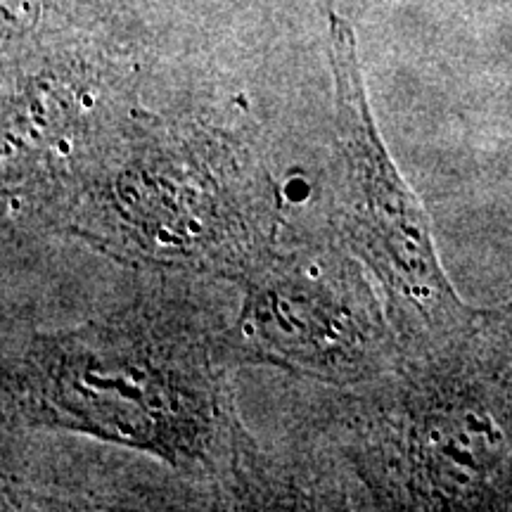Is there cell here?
<instances>
[{
	"instance_id": "1",
	"label": "cell",
	"mask_w": 512,
	"mask_h": 512,
	"mask_svg": "<svg viewBox=\"0 0 512 512\" xmlns=\"http://www.w3.org/2000/svg\"><path fill=\"white\" fill-rule=\"evenodd\" d=\"M233 366L223 328L202 309L145 294L105 318L29 337L5 361V406L31 427L131 448L261 498L271 479L238 415Z\"/></svg>"
},
{
	"instance_id": "4",
	"label": "cell",
	"mask_w": 512,
	"mask_h": 512,
	"mask_svg": "<svg viewBox=\"0 0 512 512\" xmlns=\"http://www.w3.org/2000/svg\"><path fill=\"white\" fill-rule=\"evenodd\" d=\"M335 76V152L330 166L332 233L384 294L403 356L441 347L470 328L472 311L448 283L430 219L389 157L366 93L356 31L328 17Z\"/></svg>"
},
{
	"instance_id": "3",
	"label": "cell",
	"mask_w": 512,
	"mask_h": 512,
	"mask_svg": "<svg viewBox=\"0 0 512 512\" xmlns=\"http://www.w3.org/2000/svg\"><path fill=\"white\" fill-rule=\"evenodd\" d=\"M342 401V451L370 498H465L512 448V304L441 347L403 356Z\"/></svg>"
},
{
	"instance_id": "5",
	"label": "cell",
	"mask_w": 512,
	"mask_h": 512,
	"mask_svg": "<svg viewBox=\"0 0 512 512\" xmlns=\"http://www.w3.org/2000/svg\"><path fill=\"white\" fill-rule=\"evenodd\" d=\"M370 278L339 242L278 245L242 280L240 313L223 328L230 356L332 387L387 375L403 351Z\"/></svg>"
},
{
	"instance_id": "2",
	"label": "cell",
	"mask_w": 512,
	"mask_h": 512,
	"mask_svg": "<svg viewBox=\"0 0 512 512\" xmlns=\"http://www.w3.org/2000/svg\"><path fill=\"white\" fill-rule=\"evenodd\" d=\"M136 268L242 283L278 247L280 192L226 128L131 110L19 207Z\"/></svg>"
}]
</instances>
